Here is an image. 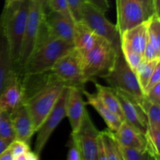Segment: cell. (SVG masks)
I'll return each mask as SVG.
<instances>
[{"label": "cell", "instance_id": "1", "mask_svg": "<svg viewBox=\"0 0 160 160\" xmlns=\"http://www.w3.org/2000/svg\"><path fill=\"white\" fill-rule=\"evenodd\" d=\"M74 48L73 44L52 35L45 24L38 42L18 74H30L51 70L56 61Z\"/></svg>", "mask_w": 160, "mask_h": 160}, {"label": "cell", "instance_id": "2", "mask_svg": "<svg viewBox=\"0 0 160 160\" xmlns=\"http://www.w3.org/2000/svg\"><path fill=\"white\" fill-rule=\"evenodd\" d=\"M28 15V0L5 2L0 17V25L7 38L12 59V70L17 65L22 39Z\"/></svg>", "mask_w": 160, "mask_h": 160}, {"label": "cell", "instance_id": "3", "mask_svg": "<svg viewBox=\"0 0 160 160\" xmlns=\"http://www.w3.org/2000/svg\"><path fill=\"white\" fill-rule=\"evenodd\" d=\"M120 48H116L107 41L98 38L95 46L82 56L83 74L86 82L107 74L113 67Z\"/></svg>", "mask_w": 160, "mask_h": 160}, {"label": "cell", "instance_id": "4", "mask_svg": "<svg viewBox=\"0 0 160 160\" xmlns=\"http://www.w3.org/2000/svg\"><path fill=\"white\" fill-rule=\"evenodd\" d=\"M45 27V13L37 0H28V15L15 72L18 73L34 51Z\"/></svg>", "mask_w": 160, "mask_h": 160}, {"label": "cell", "instance_id": "5", "mask_svg": "<svg viewBox=\"0 0 160 160\" xmlns=\"http://www.w3.org/2000/svg\"><path fill=\"white\" fill-rule=\"evenodd\" d=\"M102 78L110 88L122 91L135 98L138 104L145 98L135 73L125 60L121 48L117 52L113 67Z\"/></svg>", "mask_w": 160, "mask_h": 160}, {"label": "cell", "instance_id": "6", "mask_svg": "<svg viewBox=\"0 0 160 160\" xmlns=\"http://www.w3.org/2000/svg\"><path fill=\"white\" fill-rule=\"evenodd\" d=\"M65 86L62 81H55L23 102L31 117L35 132L54 107Z\"/></svg>", "mask_w": 160, "mask_h": 160}, {"label": "cell", "instance_id": "7", "mask_svg": "<svg viewBox=\"0 0 160 160\" xmlns=\"http://www.w3.org/2000/svg\"><path fill=\"white\" fill-rule=\"evenodd\" d=\"M81 20L98 37L107 41L116 48H120V34L117 25L111 23L101 9L85 2L81 11Z\"/></svg>", "mask_w": 160, "mask_h": 160}, {"label": "cell", "instance_id": "8", "mask_svg": "<svg viewBox=\"0 0 160 160\" xmlns=\"http://www.w3.org/2000/svg\"><path fill=\"white\" fill-rule=\"evenodd\" d=\"M51 70L66 86L82 89L87 83L83 74L82 56L75 48L59 58Z\"/></svg>", "mask_w": 160, "mask_h": 160}, {"label": "cell", "instance_id": "9", "mask_svg": "<svg viewBox=\"0 0 160 160\" xmlns=\"http://www.w3.org/2000/svg\"><path fill=\"white\" fill-rule=\"evenodd\" d=\"M67 93H68V86H65L54 107L48 113V115L45 117L38 130L36 131L38 135L34 144V152L39 157L52 133L66 117V101H67Z\"/></svg>", "mask_w": 160, "mask_h": 160}, {"label": "cell", "instance_id": "10", "mask_svg": "<svg viewBox=\"0 0 160 160\" xmlns=\"http://www.w3.org/2000/svg\"><path fill=\"white\" fill-rule=\"evenodd\" d=\"M100 131L95 128L86 110L81 125L76 132H71L81 150L82 160H98V145Z\"/></svg>", "mask_w": 160, "mask_h": 160}, {"label": "cell", "instance_id": "11", "mask_svg": "<svg viewBox=\"0 0 160 160\" xmlns=\"http://www.w3.org/2000/svg\"><path fill=\"white\" fill-rule=\"evenodd\" d=\"M117 23L120 34L148 18L145 7L139 0H116Z\"/></svg>", "mask_w": 160, "mask_h": 160}, {"label": "cell", "instance_id": "12", "mask_svg": "<svg viewBox=\"0 0 160 160\" xmlns=\"http://www.w3.org/2000/svg\"><path fill=\"white\" fill-rule=\"evenodd\" d=\"M112 89L120 102L124 120L131 123L145 135L148 129V120L145 112L137 100L122 91Z\"/></svg>", "mask_w": 160, "mask_h": 160}, {"label": "cell", "instance_id": "13", "mask_svg": "<svg viewBox=\"0 0 160 160\" xmlns=\"http://www.w3.org/2000/svg\"><path fill=\"white\" fill-rule=\"evenodd\" d=\"M45 22L52 35L73 45L75 21L60 12L48 10L45 14Z\"/></svg>", "mask_w": 160, "mask_h": 160}, {"label": "cell", "instance_id": "14", "mask_svg": "<svg viewBox=\"0 0 160 160\" xmlns=\"http://www.w3.org/2000/svg\"><path fill=\"white\" fill-rule=\"evenodd\" d=\"M86 110L85 102L83 99L81 89L68 86L66 101V117L70 122L72 132H76L78 130Z\"/></svg>", "mask_w": 160, "mask_h": 160}, {"label": "cell", "instance_id": "15", "mask_svg": "<svg viewBox=\"0 0 160 160\" xmlns=\"http://www.w3.org/2000/svg\"><path fill=\"white\" fill-rule=\"evenodd\" d=\"M9 116L12 120L16 139L29 144L31 138L36 132L26 106L23 103L19 105L9 112Z\"/></svg>", "mask_w": 160, "mask_h": 160}, {"label": "cell", "instance_id": "16", "mask_svg": "<svg viewBox=\"0 0 160 160\" xmlns=\"http://www.w3.org/2000/svg\"><path fill=\"white\" fill-rule=\"evenodd\" d=\"M23 103L20 75L12 70L7 84L0 94V112H10Z\"/></svg>", "mask_w": 160, "mask_h": 160}, {"label": "cell", "instance_id": "17", "mask_svg": "<svg viewBox=\"0 0 160 160\" xmlns=\"http://www.w3.org/2000/svg\"><path fill=\"white\" fill-rule=\"evenodd\" d=\"M114 135L122 146L147 149V140L145 134L126 120L122 122L117 131L114 132Z\"/></svg>", "mask_w": 160, "mask_h": 160}, {"label": "cell", "instance_id": "18", "mask_svg": "<svg viewBox=\"0 0 160 160\" xmlns=\"http://www.w3.org/2000/svg\"><path fill=\"white\" fill-rule=\"evenodd\" d=\"M148 19L120 34L121 43L125 44L133 51L142 56L148 43Z\"/></svg>", "mask_w": 160, "mask_h": 160}, {"label": "cell", "instance_id": "19", "mask_svg": "<svg viewBox=\"0 0 160 160\" xmlns=\"http://www.w3.org/2000/svg\"><path fill=\"white\" fill-rule=\"evenodd\" d=\"M98 36L96 35L82 20L75 22L73 46L81 56L90 51L96 42Z\"/></svg>", "mask_w": 160, "mask_h": 160}, {"label": "cell", "instance_id": "20", "mask_svg": "<svg viewBox=\"0 0 160 160\" xmlns=\"http://www.w3.org/2000/svg\"><path fill=\"white\" fill-rule=\"evenodd\" d=\"M81 92H82L83 95H85L86 98H87L88 104L92 106L96 110V112L101 116V117L103 119L105 123L107 125L108 128L110 131L116 132L123 120L120 117H119L117 114L112 112L110 109H108L100 101V99L97 96L96 94L89 93L88 91L84 89V88L81 89Z\"/></svg>", "mask_w": 160, "mask_h": 160}, {"label": "cell", "instance_id": "21", "mask_svg": "<svg viewBox=\"0 0 160 160\" xmlns=\"http://www.w3.org/2000/svg\"><path fill=\"white\" fill-rule=\"evenodd\" d=\"M12 71V64L9 44L3 28L0 25V94L7 84Z\"/></svg>", "mask_w": 160, "mask_h": 160}, {"label": "cell", "instance_id": "22", "mask_svg": "<svg viewBox=\"0 0 160 160\" xmlns=\"http://www.w3.org/2000/svg\"><path fill=\"white\" fill-rule=\"evenodd\" d=\"M95 83V88H96V95L98 97L100 101L106 106L109 109H110L112 112L117 114L119 117L124 120L123 112H122L121 106L120 102L114 92L113 89L110 87H106L100 84L96 81H93Z\"/></svg>", "mask_w": 160, "mask_h": 160}, {"label": "cell", "instance_id": "23", "mask_svg": "<svg viewBox=\"0 0 160 160\" xmlns=\"http://www.w3.org/2000/svg\"><path fill=\"white\" fill-rule=\"evenodd\" d=\"M100 139L107 160H122L120 144L116 139L113 131L108 129L100 131Z\"/></svg>", "mask_w": 160, "mask_h": 160}, {"label": "cell", "instance_id": "24", "mask_svg": "<svg viewBox=\"0 0 160 160\" xmlns=\"http://www.w3.org/2000/svg\"><path fill=\"white\" fill-rule=\"evenodd\" d=\"M159 63H160V59H153V60L143 59L134 70V73L137 77V79L138 81L139 84H140L142 92L145 90L150 77L152 76L156 66Z\"/></svg>", "mask_w": 160, "mask_h": 160}, {"label": "cell", "instance_id": "25", "mask_svg": "<svg viewBox=\"0 0 160 160\" xmlns=\"http://www.w3.org/2000/svg\"><path fill=\"white\" fill-rule=\"evenodd\" d=\"M148 42L160 52V17L153 13L148 19Z\"/></svg>", "mask_w": 160, "mask_h": 160}, {"label": "cell", "instance_id": "26", "mask_svg": "<svg viewBox=\"0 0 160 160\" xmlns=\"http://www.w3.org/2000/svg\"><path fill=\"white\" fill-rule=\"evenodd\" d=\"M147 149L155 160L160 159V128L148 127L146 134Z\"/></svg>", "mask_w": 160, "mask_h": 160}, {"label": "cell", "instance_id": "27", "mask_svg": "<svg viewBox=\"0 0 160 160\" xmlns=\"http://www.w3.org/2000/svg\"><path fill=\"white\" fill-rule=\"evenodd\" d=\"M0 138L11 143L16 139L9 112H0Z\"/></svg>", "mask_w": 160, "mask_h": 160}, {"label": "cell", "instance_id": "28", "mask_svg": "<svg viewBox=\"0 0 160 160\" xmlns=\"http://www.w3.org/2000/svg\"><path fill=\"white\" fill-rule=\"evenodd\" d=\"M122 160H155L148 149L123 147L120 145Z\"/></svg>", "mask_w": 160, "mask_h": 160}, {"label": "cell", "instance_id": "29", "mask_svg": "<svg viewBox=\"0 0 160 160\" xmlns=\"http://www.w3.org/2000/svg\"><path fill=\"white\" fill-rule=\"evenodd\" d=\"M120 48H121L122 53H123V57H124L126 62H128L130 67L134 71L138 66L144 59L143 56L136 52L133 51L128 45H126L123 43H121V42H120Z\"/></svg>", "mask_w": 160, "mask_h": 160}, {"label": "cell", "instance_id": "30", "mask_svg": "<svg viewBox=\"0 0 160 160\" xmlns=\"http://www.w3.org/2000/svg\"><path fill=\"white\" fill-rule=\"evenodd\" d=\"M48 10L56 11L75 21L70 11L67 0H48Z\"/></svg>", "mask_w": 160, "mask_h": 160}, {"label": "cell", "instance_id": "31", "mask_svg": "<svg viewBox=\"0 0 160 160\" xmlns=\"http://www.w3.org/2000/svg\"><path fill=\"white\" fill-rule=\"evenodd\" d=\"M9 147L10 148L12 156H13V160H17L20 156L31 150L29 144L26 143L23 141L18 140V139H15L12 141L9 144Z\"/></svg>", "mask_w": 160, "mask_h": 160}, {"label": "cell", "instance_id": "32", "mask_svg": "<svg viewBox=\"0 0 160 160\" xmlns=\"http://www.w3.org/2000/svg\"><path fill=\"white\" fill-rule=\"evenodd\" d=\"M86 0H67L70 11L75 22L79 21L81 19V11Z\"/></svg>", "mask_w": 160, "mask_h": 160}, {"label": "cell", "instance_id": "33", "mask_svg": "<svg viewBox=\"0 0 160 160\" xmlns=\"http://www.w3.org/2000/svg\"><path fill=\"white\" fill-rule=\"evenodd\" d=\"M69 150L68 155H67V159L68 160H82V156H81V150L79 146L78 145L77 142H75L73 137L70 136V140L67 144Z\"/></svg>", "mask_w": 160, "mask_h": 160}, {"label": "cell", "instance_id": "34", "mask_svg": "<svg viewBox=\"0 0 160 160\" xmlns=\"http://www.w3.org/2000/svg\"><path fill=\"white\" fill-rule=\"evenodd\" d=\"M145 96L150 102L160 106V83L145 92Z\"/></svg>", "mask_w": 160, "mask_h": 160}, {"label": "cell", "instance_id": "35", "mask_svg": "<svg viewBox=\"0 0 160 160\" xmlns=\"http://www.w3.org/2000/svg\"><path fill=\"white\" fill-rule=\"evenodd\" d=\"M159 83H160V63H159L156 66V69H155L154 71H153L152 74L150 77L148 84H147L146 87H145V90H144L143 92L144 95H145V92H148L150 88L154 87L156 84H159Z\"/></svg>", "mask_w": 160, "mask_h": 160}, {"label": "cell", "instance_id": "36", "mask_svg": "<svg viewBox=\"0 0 160 160\" xmlns=\"http://www.w3.org/2000/svg\"><path fill=\"white\" fill-rule=\"evenodd\" d=\"M143 58L145 60H153V59H160V52L155 49L151 44L148 42L145 46L143 52Z\"/></svg>", "mask_w": 160, "mask_h": 160}, {"label": "cell", "instance_id": "37", "mask_svg": "<svg viewBox=\"0 0 160 160\" xmlns=\"http://www.w3.org/2000/svg\"><path fill=\"white\" fill-rule=\"evenodd\" d=\"M86 1L95 6L98 9H101L104 12H107L110 8L109 0H86Z\"/></svg>", "mask_w": 160, "mask_h": 160}, {"label": "cell", "instance_id": "38", "mask_svg": "<svg viewBox=\"0 0 160 160\" xmlns=\"http://www.w3.org/2000/svg\"><path fill=\"white\" fill-rule=\"evenodd\" d=\"M139 1H140L142 3V5L144 6L147 13H148V17H150V16L152 15L153 13H155L154 8H153L152 0H139Z\"/></svg>", "mask_w": 160, "mask_h": 160}, {"label": "cell", "instance_id": "39", "mask_svg": "<svg viewBox=\"0 0 160 160\" xmlns=\"http://www.w3.org/2000/svg\"><path fill=\"white\" fill-rule=\"evenodd\" d=\"M38 159L39 156L34 152H31L30 150V151L27 152L26 153L20 156L17 160H38Z\"/></svg>", "mask_w": 160, "mask_h": 160}, {"label": "cell", "instance_id": "40", "mask_svg": "<svg viewBox=\"0 0 160 160\" xmlns=\"http://www.w3.org/2000/svg\"><path fill=\"white\" fill-rule=\"evenodd\" d=\"M0 160H13V156L9 146L0 155Z\"/></svg>", "mask_w": 160, "mask_h": 160}, {"label": "cell", "instance_id": "41", "mask_svg": "<svg viewBox=\"0 0 160 160\" xmlns=\"http://www.w3.org/2000/svg\"><path fill=\"white\" fill-rule=\"evenodd\" d=\"M38 2L39 5L41 6V7L42 8V10H43L44 13H46L48 11V0H37Z\"/></svg>", "mask_w": 160, "mask_h": 160}, {"label": "cell", "instance_id": "42", "mask_svg": "<svg viewBox=\"0 0 160 160\" xmlns=\"http://www.w3.org/2000/svg\"><path fill=\"white\" fill-rule=\"evenodd\" d=\"M9 144L10 143H9L8 142L5 141L4 139H2L0 138V155L3 152V151H4L5 149H6V148H8V146L9 145Z\"/></svg>", "mask_w": 160, "mask_h": 160}, {"label": "cell", "instance_id": "43", "mask_svg": "<svg viewBox=\"0 0 160 160\" xmlns=\"http://www.w3.org/2000/svg\"><path fill=\"white\" fill-rule=\"evenodd\" d=\"M9 1H12V0H5V2H9Z\"/></svg>", "mask_w": 160, "mask_h": 160}]
</instances>
